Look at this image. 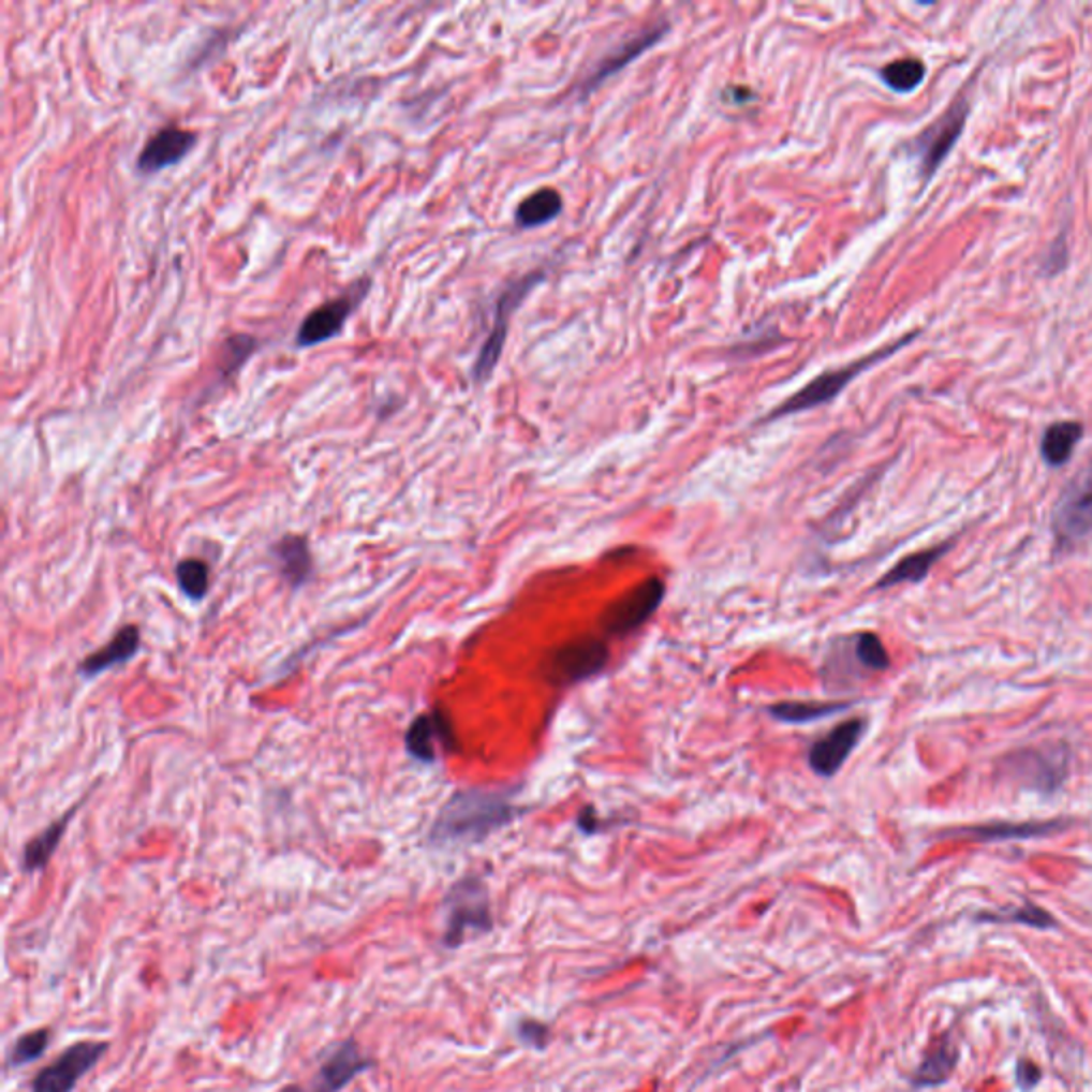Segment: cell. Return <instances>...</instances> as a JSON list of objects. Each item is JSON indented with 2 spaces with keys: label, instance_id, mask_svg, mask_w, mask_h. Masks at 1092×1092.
I'll use <instances>...</instances> for the list:
<instances>
[{
  "label": "cell",
  "instance_id": "obj_1",
  "mask_svg": "<svg viewBox=\"0 0 1092 1092\" xmlns=\"http://www.w3.org/2000/svg\"><path fill=\"white\" fill-rule=\"evenodd\" d=\"M519 813L511 790H461L440 809L429 830V843L436 847L474 845L515 822Z\"/></svg>",
  "mask_w": 1092,
  "mask_h": 1092
},
{
  "label": "cell",
  "instance_id": "obj_2",
  "mask_svg": "<svg viewBox=\"0 0 1092 1092\" xmlns=\"http://www.w3.org/2000/svg\"><path fill=\"white\" fill-rule=\"evenodd\" d=\"M444 936L451 949L466 943L468 934H485L493 928L489 890L478 877L459 880L444 899Z\"/></svg>",
  "mask_w": 1092,
  "mask_h": 1092
},
{
  "label": "cell",
  "instance_id": "obj_3",
  "mask_svg": "<svg viewBox=\"0 0 1092 1092\" xmlns=\"http://www.w3.org/2000/svg\"><path fill=\"white\" fill-rule=\"evenodd\" d=\"M1052 534L1061 552L1092 534V459L1065 485L1052 515Z\"/></svg>",
  "mask_w": 1092,
  "mask_h": 1092
},
{
  "label": "cell",
  "instance_id": "obj_4",
  "mask_svg": "<svg viewBox=\"0 0 1092 1092\" xmlns=\"http://www.w3.org/2000/svg\"><path fill=\"white\" fill-rule=\"evenodd\" d=\"M913 336L910 338H903L899 340L897 344L875 353V355H869L856 364L845 365V367H839V369H830V371H824L820 373L815 380H811L807 386H802L796 395H792L790 399H785L779 408H774L766 420H774V418H781V416H790V414H798V412H805V410H811V408H817L822 403H828L832 401L856 375H860L865 369H869L871 365L895 355L897 351H901L907 342H910Z\"/></svg>",
  "mask_w": 1092,
  "mask_h": 1092
},
{
  "label": "cell",
  "instance_id": "obj_5",
  "mask_svg": "<svg viewBox=\"0 0 1092 1092\" xmlns=\"http://www.w3.org/2000/svg\"><path fill=\"white\" fill-rule=\"evenodd\" d=\"M608 649L602 640L582 638L565 643L546 655L545 677L555 685H576L604 670Z\"/></svg>",
  "mask_w": 1092,
  "mask_h": 1092
},
{
  "label": "cell",
  "instance_id": "obj_6",
  "mask_svg": "<svg viewBox=\"0 0 1092 1092\" xmlns=\"http://www.w3.org/2000/svg\"><path fill=\"white\" fill-rule=\"evenodd\" d=\"M666 595V585L660 578H649L643 585L634 587L630 593L621 595L613 602L604 615L602 625L610 636H628L645 625L662 606Z\"/></svg>",
  "mask_w": 1092,
  "mask_h": 1092
},
{
  "label": "cell",
  "instance_id": "obj_7",
  "mask_svg": "<svg viewBox=\"0 0 1092 1092\" xmlns=\"http://www.w3.org/2000/svg\"><path fill=\"white\" fill-rule=\"evenodd\" d=\"M545 278L543 271H534L521 280H517L515 284H511L500 301H498V308H496V325L489 334V338L485 340L478 357H476V364L472 367V375L476 382H485L491 371L496 369V365L500 361V355H502V349H504V342H506V334H508V321L513 316V312L517 310V306L530 295V291Z\"/></svg>",
  "mask_w": 1092,
  "mask_h": 1092
},
{
  "label": "cell",
  "instance_id": "obj_8",
  "mask_svg": "<svg viewBox=\"0 0 1092 1092\" xmlns=\"http://www.w3.org/2000/svg\"><path fill=\"white\" fill-rule=\"evenodd\" d=\"M107 1052V1044L79 1042L64 1050L56 1063L47 1065L32 1082V1092H73L79 1080L97 1067Z\"/></svg>",
  "mask_w": 1092,
  "mask_h": 1092
},
{
  "label": "cell",
  "instance_id": "obj_9",
  "mask_svg": "<svg viewBox=\"0 0 1092 1092\" xmlns=\"http://www.w3.org/2000/svg\"><path fill=\"white\" fill-rule=\"evenodd\" d=\"M367 291H369V278L357 282L342 297L327 301L325 306H321L319 310L308 314L297 331V346H301V349L316 346V344H323V342L336 338L338 334H342L346 321L351 319L355 308L364 301Z\"/></svg>",
  "mask_w": 1092,
  "mask_h": 1092
},
{
  "label": "cell",
  "instance_id": "obj_10",
  "mask_svg": "<svg viewBox=\"0 0 1092 1092\" xmlns=\"http://www.w3.org/2000/svg\"><path fill=\"white\" fill-rule=\"evenodd\" d=\"M865 729H867L865 720H852L815 740L807 755L811 770L826 779L835 777L858 747Z\"/></svg>",
  "mask_w": 1092,
  "mask_h": 1092
},
{
  "label": "cell",
  "instance_id": "obj_11",
  "mask_svg": "<svg viewBox=\"0 0 1092 1092\" xmlns=\"http://www.w3.org/2000/svg\"><path fill=\"white\" fill-rule=\"evenodd\" d=\"M455 744V729L442 709L418 715L405 729V751L423 764L436 762L440 751H451Z\"/></svg>",
  "mask_w": 1092,
  "mask_h": 1092
},
{
  "label": "cell",
  "instance_id": "obj_12",
  "mask_svg": "<svg viewBox=\"0 0 1092 1092\" xmlns=\"http://www.w3.org/2000/svg\"><path fill=\"white\" fill-rule=\"evenodd\" d=\"M373 1067V1061L365 1057L355 1039L342 1042L336 1050L323 1061L314 1080L304 1092H342L355 1078Z\"/></svg>",
  "mask_w": 1092,
  "mask_h": 1092
},
{
  "label": "cell",
  "instance_id": "obj_13",
  "mask_svg": "<svg viewBox=\"0 0 1092 1092\" xmlns=\"http://www.w3.org/2000/svg\"><path fill=\"white\" fill-rule=\"evenodd\" d=\"M668 32V24H653L640 32H636L632 39L623 41L619 47H615L608 56H604L591 71V75L580 84L582 94H591L600 84L610 79L615 73L625 69L632 60H636L640 54H645L651 45H655L664 34Z\"/></svg>",
  "mask_w": 1092,
  "mask_h": 1092
},
{
  "label": "cell",
  "instance_id": "obj_14",
  "mask_svg": "<svg viewBox=\"0 0 1092 1092\" xmlns=\"http://www.w3.org/2000/svg\"><path fill=\"white\" fill-rule=\"evenodd\" d=\"M969 114V105L964 101H958L936 124H932L924 135H919V157H921V169L926 176H932L934 169L943 163L947 152L954 148L964 120Z\"/></svg>",
  "mask_w": 1092,
  "mask_h": 1092
},
{
  "label": "cell",
  "instance_id": "obj_15",
  "mask_svg": "<svg viewBox=\"0 0 1092 1092\" xmlns=\"http://www.w3.org/2000/svg\"><path fill=\"white\" fill-rule=\"evenodd\" d=\"M194 144H196V137L190 131H183L178 127L161 129L159 133H154L150 137V142L142 150L137 169L148 176V174H157L167 167H174L188 157V152L194 148Z\"/></svg>",
  "mask_w": 1092,
  "mask_h": 1092
},
{
  "label": "cell",
  "instance_id": "obj_16",
  "mask_svg": "<svg viewBox=\"0 0 1092 1092\" xmlns=\"http://www.w3.org/2000/svg\"><path fill=\"white\" fill-rule=\"evenodd\" d=\"M271 557L291 587H304L314 574V557L306 536L289 534L271 546Z\"/></svg>",
  "mask_w": 1092,
  "mask_h": 1092
},
{
  "label": "cell",
  "instance_id": "obj_17",
  "mask_svg": "<svg viewBox=\"0 0 1092 1092\" xmlns=\"http://www.w3.org/2000/svg\"><path fill=\"white\" fill-rule=\"evenodd\" d=\"M142 647V630L137 625H124L103 649L90 653L79 664L82 677H97L114 666H120L135 658Z\"/></svg>",
  "mask_w": 1092,
  "mask_h": 1092
},
{
  "label": "cell",
  "instance_id": "obj_18",
  "mask_svg": "<svg viewBox=\"0 0 1092 1092\" xmlns=\"http://www.w3.org/2000/svg\"><path fill=\"white\" fill-rule=\"evenodd\" d=\"M1069 822L1063 820H1048V822H1001V824H986V826H973L956 830V835H969L971 839L979 843L988 841H1012V839H1035V837H1048L1059 830H1065Z\"/></svg>",
  "mask_w": 1092,
  "mask_h": 1092
},
{
  "label": "cell",
  "instance_id": "obj_19",
  "mask_svg": "<svg viewBox=\"0 0 1092 1092\" xmlns=\"http://www.w3.org/2000/svg\"><path fill=\"white\" fill-rule=\"evenodd\" d=\"M954 546V541H947L943 545L932 546V548H926V550H919V552H913L910 557L901 559L895 567H890L884 578L877 580L875 589H890V587H897V585H903V582H921L928 572L932 570V565Z\"/></svg>",
  "mask_w": 1092,
  "mask_h": 1092
},
{
  "label": "cell",
  "instance_id": "obj_20",
  "mask_svg": "<svg viewBox=\"0 0 1092 1092\" xmlns=\"http://www.w3.org/2000/svg\"><path fill=\"white\" fill-rule=\"evenodd\" d=\"M1084 436V427L1082 423L1078 420H1061V423H1054L1046 429L1044 433V440H1042V457L1044 461L1050 466V468H1061L1065 466L1078 442L1082 440Z\"/></svg>",
  "mask_w": 1092,
  "mask_h": 1092
},
{
  "label": "cell",
  "instance_id": "obj_21",
  "mask_svg": "<svg viewBox=\"0 0 1092 1092\" xmlns=\"http://www.w3.org/2000/svg\"><path fill=\"white\" fill-rule=\"evenodd\" d=\"M75 811L77 809H71L67 815H62L58 822L49 824L41 835H36L32 841L26 843L24 856H21V869L26 873H34V871H41V869L47 867V862L51 860L58 843L62 841V837L67 832V826L73 820Z\"/></svg>",
  "mask_w": 1092,
  "mask_h": 1092
},
{
  "label": "cell",
  "instance_id": "obj_22",
  "mask_svg": "<svg viewBox=\"0 0 1092 1092\" xmlns=\"http://www.w3.org/2000/svg\"><path fill=\"white\" fill-rule=\"evenodd\" d=\"M850 703H779L768 707V715L781 724H811L847 711Z\"/></svg>",
  "mask_w": 1092,
  "mask_h": 1092
},
{
  "label": "cell",
  "instance_id": "obj_23",
  "mask_svg": "<svg viewBox=\"0 0 1092 1092\" xmlns=\"http://www.w3.org/2000/svg\"><path fill=\"white\" fill-rule=\"evenodd\" d=\"M561 205H563V201L557 190L543 188V190L530 194L526 201H521V205L515 211V220L523 228H534V226H541V224L550 222L552 218H557L561 211Z\"/></svg>",
  "mask_w": 1092,
  "mask_h": 1092
},
{
  "label": "cell",
  "instance_id": "obj_24",
  "mask_svg": "<svg viewBox=\"0 0 1092 1092\" xmlns=\"http://www.w3.org/2000/svg\"><path fill=\"white\" fill-rule=\"evenodd\" d=\"M956 1050L947 1046V1042H943L941 1046H936L928 1057L926 1061L917 1067V1072L913 1074V1084L915 1087H936V1084H943L949 1074L954 1072L956 1067Z\"/></svg>",
  "mask_w": 1092,
  "mask_h": 1092
},
{
  "label": "cell",
  "instance_id": "obj_25",
  "mask_svg": "<svg viewBox=\"0 0 1092 1092\" xmlns=\"http://www.w3.org/2000/svg\"><path fill=\"white\" fill-rule=\"evenodd\" d=\"M850 645H852L854 660L862 670L884 673L890 668V655H888L884 643L880 640V636H875L871 632H862V634H856L854 638H850Z\"/></svg>",
  "mask_w": 1092,
  "mask_h": 1092
},
{
  "label": "cell",
  "instance_id": "obj_26",
  "mask_svg": "<svg viewBox=\"0 0 1092 1092\" xmlns=\"http://www.w3.org/2000/svg\"><path fill=\"white\" fill-rule=\"evenodd\" d=\"M176 578L183 595L198 602L209 591V565L203 559L188 557L176 567Z\"/></svg>",
  "mask_w": 1092,
  "mask_h": 1092
},
{
  "label": "cell",
  "instance_id": "obj_27",
  "mask_svg": "<svg viewBox=\"0 0 1092 1092\" xmlns=\"http://www.w3.org/2000/svg\"><path fill=\"white\" fill-rule=\"evenodd\" d=\"M926 75L924 64L917 58H903L886 64L882 69V79L897 92L915 90Z\"/></svg>",
  "mask_w": 1092,
  "mask_h": 1092
},
{
  "label": "cell",
  "instance_id": "obj_28",
  "mask_svg": "<svg viewBox=\"0 0 1092 1092\" xmlns=\"http://www.w3.org/2000/svg\"><path fill=\"white\" fill-rule=\"evenodd\" d=\"M979 921H1009V924H1024V926H1033V928H1057V921L1054 917L1048 913V911L1039 910L1031 903L1022 905V907H1016L1012 911H1003V913H979L977 915Z\"/></svg>",
  "mask_w": 1092,
  "mask_h": 1092
},
{
  "label": "cell",
  "instance_id": "obj_29",
  "mask_svg": "<svg viewBox=\"0 0 1092 1092\" xmlns=\"http://www.w3.org/2000/svg\"><path fill=\"white\" fill-rule=\"evenodd\" d=\"M47 1046H49V1033L45 1029L26 1033L13 1044V1048L9 1052V1065L24 1067V1065L41 1059L45 1054Z\"/></svg>",
  "mask_w": 1092,
  "mask_h": 1092
},
{
  "label": "cell",
  "instance_id": "obj_30",
  "mask_svg": "<svg viewBox=\"0 0 1092 1092\" xmlns=\"http://www.w3.org/2000/svg\"><path fill=\"white\" fill-rule=\"evenodd\" d=\"M519 1037H521V1039H523V1044H528V1046L545 1048L546 1044H548V1039H550V1031H548V1027L543 1024V1022H532V1020H528V1022H523V1024L519 1027Z\"/></svg>",
  "mask_w": 1092,
  "mask_h": 1092
},
{
  "label": "cell",
  "instance_id": "obj_31",
  "mask_svg": "<svg viewBox=\"0 0 1092 1092\" xmlns=\"http://www.w3.org/2000/svg\"><path fill=\"white\" fill-rule=\"evenodd\" d=\"M1016 1082H1018L1020 1091H1033L1042 1082L1039 1067L1035 1063H1031V1061H1020L1018 1067H1016Z\"/></svg>",
  "mask_w": 1092,
  "mask_h": 1092
},
{
  "label": "cell",
  "instance_id": "obj_32",
  "mask_svg": "<svg viewBox=\"0 0 1092 1092\" xmlns=\"http://www.w3.org/2000/svg\"><path fill=\"white\" fill-rule=\"evenodd\" d=\"M576 826H578V830H580V832H585V835H593V832H597V830H600L602 822H597V820H595V811H593V809H585V811L578 815Z\"/></svg>",
  "mask_w": 1092,
  "mask_h": 1092
}]
</instances>
